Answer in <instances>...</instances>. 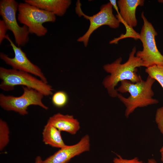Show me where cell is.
<instances>
[{
	"label": "cell",
	"instance_id": "cell-4",
	"mask_svg": "<svg viewBox=\"0 0 163 163\" xmlns=\"http://www.w3.org/2000/svg\"><path fill=\"white\" fill-rule=\"evenodd\" d=\"M18 11L19 22L27 27L30 33L39 37L45 36L48 32L43 24L56 20V15L53 13L25 2L19 3Z\"/></svg>",
	"mask_w": 163,
	"mask_h": 163
},
{
	"label": "cell",
	"instance_id": "cell-22",
	"mask_svg": "<svg viewBox=\"0 0 163 163\" xmlns=\"http://www.w3.org/2000/svg\"><path fill=\"white\" fill-rule=\"evenodd\" d=\"M160 152L161 154V159L162 162H163V145L161 147L160 150Z\"/></svg>",
	"mask_w": 163,
	"mask_h": 163
},
{
	"label": "cell",
	"instance_id": "cell-19",
	"mask_svg": "<svg viewBox=\"0 0 163 163\" xmlns=\"http://www.w3.org/2000/svg\"><path fill=\"white\" fill-rule=\"evenodd\" d=\"M113 161L114 163H144L137 157L128 159L123 158L119 155H117V157L115 158Z\"/></svg>",
	"mask_w": 163,
	"mask_h": 163
},
{
	"label": "cell",
	"instance_id": "cell-5",
	"mask_svg": "<svg viewBox=\"0 0 163 163\" xmlns=\"http://www.w3.org/2000/svg\"><path fill=\"white\" fill-rule=\"evenodd\" d=\"M141 17L143 24L139 39L142 43L143 50L136 52V56L142 61L144 67L146 68L155 65H163V55L158 50L155 40L157 32L146 18L143 11Z\"/></svg>",
	"mask_w": 163,
	"mask_h": 163
},
{
	"label": "cell",
	"instance_id": "cell-18",
	"mask_svg": "<svg viewBox=\"0 0 163 163\" xmlns=\"http://www.w3.org/2000/svg\"><path fill=\"white\" fill-rule=\"evenodd\" d=\"M155 120L158 129L163 135V105L157 109Z\"/></svg>",
	"mask_w": 163,
	"mask_h": 163
},
{
	"label": "cell",
	"instance_id": "cell-16",
	"mask_svg": "<svg viewBox=\"0 0 163 163\" xmlns=\"http://www.w3.org/2000/svg\"><path fill=\"white\" fill-rule=\"evenodd\" d=\"M9 129L6 122L0 120V150H2L9 141Z\"/></svg>",
	"mask_w": 163,
	"mask_h": 163
},
{
	"label": "cell",
	"instance_id": "cell-13",
	"mask_svg": "<svg viewBox=\"0 0 163 163\" xmlns=\"http://www.w3.org/2000/svg\"><path fill=\"white\" fill-rule=\"evenodd\" d=\"M24 2L40 9L62 16L71 4L70 0H25Z\"/></svg>",
	"mask_w": 163,
	"mask_h": 163
},
{
	"label": "cell",
	"instance_id": "cell-11",
	"mask_svg": "<svg viewBox=\"0 0 163 163\" xmlns=\"http://www.w3.org/2000/svg\"><path fill=\"white\" fill-rule=\"evenodd\" d=\"M144 2V0H118L117 3L120 11L116 18L125 26L131 28L135 27L137 24L136 9L138 6H143Z\"/></svg>",
	"mask_w": 163,
	"mask_h": 163
},
{
	"label": "cell",
	"instance_id": "cell-6",
	"mask_svg": "<svg viewBox=\"0 0 163 163\" xmlns=\"http://www.w3.org/2000/svg\"><path fill=\"white\" fill-rule=\"evenodd\" d=\"M23 92L21 96L15 97L0 94V106L3 109L12 111L20 115H25L28 113V107L31 105H37L45 110L48 107L42 101L44 95L32 88L22 86Z\"/></svg>",
	"mask_w": 163,
	"mask_h": 163
},
{
	"label": "cell",
	"instance_id": "cell-20",
	"mask_svg": "<svg viewBox=\"0 0 163 163\" xmlns=\"http://www.w3.org/2000/svg\"><path fill=\"white\" fill-rule=\"evenodd\" d=\"M8 29L2 20H0V44H1L4 39H5L6 32Z\"/></svg>",
	"mask_w": 163,
	"mask_h": 163
},
{
	"label": "cell",
	"instance_id": "cell-7",
	"mask_svg": "<svg viewBox=\"0 0 163 163\" xmlns=\"http://www.w3.org/2000/svg\"><path fill=\"white\" fill-rule=\"evenodd\" d=\"M81 5L79 1H78L75 8L76 13L79 16H83L90 21L89 26L87 31L77 40L78 42H82L85 46L88 45L92 33L100 27L107 25L111 28L116 29L119 27L120 22L113 14V6L110 2L102 5L100 11L92 16L87 15L83 12Z\"/></svg>",
	"mask_w": 163,
	"mask_h": 163
},
{
	"label": "cell",
	"instance_id": "cell-23",
	"mask_svg": "<svg viewBox=\"0 0 163 163\" xmlns=\"http://www.w3.org/2000/svg\"><path fill=\"white\" fill-rule=\"evenodd\" d=\"M148 163H158L155 160L154 158L149 159L148 160Z\"/></svg>",
	"mask_w": 163,
	"mask_h": 163
},
{
	"label": "cell",
	"instance_id": "cell-24",
	"mask_svg": "<svg viewBox=\"0 0 163 163\" xmlns=\"http://www.w3.org/2000/svg\"><path fill=\"white\" fill-rule=\"evenodd\" d=\"M158 1L159 2H163V0H158Z\"/></svg>",
	"mask_w": 163,
	"mask_h": 163
},
{
	"label": "cell",
	"instance_id": "cell-17",
	"mask_svg": "<svg viewBox=\"0 0 163 163\" xmlns=\"http://www.w3.org/2000/svg\"><path fill=\"white\" fill-rule=\"evenodd\" d=\"M68 101L67 94L64 91H59L55 92L53 95L52 102L56 107L62 108L65 106Z\"/></svg>",
	"mask_w": 163,
	"mask_h": 163
},
{
	"label": "cell",
	"instance_id": "cell-1",
	"mask_svg": "<svg viewBox=\"0 0 163 163\" xmlns=\"http://www.w3.org/2000/svg\"><path fill=\"white\" fill-rule=\"evenodd\" d=\"M136 50V47H134L128 59L123 64L121 63L122 58L120 57L112 63L103 66L104 70L110 75L104 78L103 84L111 97H117L118 93L115 87L119 82L127 80L135 83L142 79L137 73V68L144 67V64L142 61L135 55Z\"/></svg>",
	"mask_w": 163,
	"mask_h": 163
},
{
	"label": "cell",
	"instance_id": "cell-2",
	"mask_svg": "<svg viewBox=\"0 0 163 163\" xmlns=\"http://www.w3.org/2000/svg\"><path fill=\"white\" fill-rule=\"evenodd\" d=\"M155 80L148 76L145 81L133 83L125 80L120 82L121 85L116 89L117 92L124 93L128 92L127 97L118 94L117 97L126 107L125 116L128 118L129 115L138 107H143L158 104L159 101L153 97L154 93L152 86Z\"/></svg>",
	"mask_w": 163,
	"mask_h": 163
},
{
	"label": "cell",
	"instance_id": "cell-10",
	"mask_svg": "<svg viewBox=\"0 0 163 163\" xmlns=\"http://www.w3.org/2000/svg\"><path fill=\"white\" fill-rule=\"evenodd\" d=\"M90 146L89 136L85 135L77 143L72 145H66L60 148L53 154L42 161V163H67L75 156L89 151Z\"/></svg>",
	"mask_w": 163,
	"mask_h": 163
},
{
	"label": "cell",
	"instance_id": "cell-9",
	"mask_svg": "<svg viewBox=\"0 0 163 163\" xmlns=\"http://www.w3.org/2000/svg\"><path fill=\"white\" fill-rule=\"evenodd\" d=\"M9 42L14 51V56L13 58L1 52L0 57L7 64L11 66L12 69L28 73L38 77L45 83H48L46 78L41 69L32 63L27 58L26 53L21 47L16 45L7 34L6 38Z\"/></svg>",
	"mask_w": 163,
	"mask_h": 163
},
{
	"label": "cell",
	"instance_id": "cell-3",
	"mask_svg": "<svg viewBox=\"0 0 163 163\" xmlns=\"http://www.w3.org/2000/svg\"><path fill=\"white\" fill-rule=\"evenodd\" d=\"M0 78L2 82L0 88L5 91L13 90L15 86L22 85L36 90L44 96L53 94L52 86L37 79L28 73L15 70L0 67Z\"/></svg>",
	"mask_w": 163,
	"mask_h": 163
},
{
	"label": "cell",
	"instance_id": "cell-8",
	"mask_svg": "<svg viewBox=\"0 0 163 163\" xmlns=\"http://www.w3.org/2000/svg\"><path fill=\"white\" fill-rule=\"evenodd\" d=\"M19 4L15 0H0V14L8 30L12 33L16 44L21 47L28 42L30 33L27 26H20L17 22L16 13Z\"/></svg>",
	"mask_w": 163,
	"mask_h": 163
},
{
	"label": "cell",
	"instance_id": "cell-12",
	"mask_svg": "<svg viewBox=\"0 0 163 163\" xmlns=\"http://www.w3.org/2000/svg\"><path fill=\"white\" fill-rule=\"evenodd\" d=\"M48 123L60 131L67 132L75 135L79 130L80 124L78 120L72 115L58 113L50 117Z\"/></svg>",
	"mask_w": 163,
	"mask_h": 163
},
{
	"label": "cell",
	"instance_id": "cell-14",
	"mask_svg": "<svg viewBox=\"0 0 163 163\" xmlns=\"http://www.w3.org/2000/svg\"><path fill=\"white\" fill-rule=\"evenodd\" d=\"M42 136L44 143L53 147L60 149L66 145L63 140L61 131L48 123L44 127Z\"/></svg>",
	"mask_w": 163,
	"mask_h": 163
},
{
	"label": "cell",
	"instance_id": "cell-15",
	"mask_svg": "<svg viewBox=\"0 0 163 163\" xmlns=\"http://www.w3.org/2000/svg\"><path fill=\"white\" fill-rule=\"evenodd\" d=\"M148 76L158 81L163 89V65H155L146 68Z\"/></svg>",
	"mask_w": 163,
	"mask_h": 163
},
{
	"label": "cell",
	"instance_id": "cell-21",
	"mask_svg": "<svg viewBox=\"0 0 163 163\" xmlns=\"http://www.w3.org/2000/svg\"><path fill=\"white\" fill-rule=\"evenodd\" d=\"M42 161L40 156H37L36 158L35 163H42Z\"/></svg>",
	"mask_w": 163,
	"mask_h": 163
}]
</instances>
